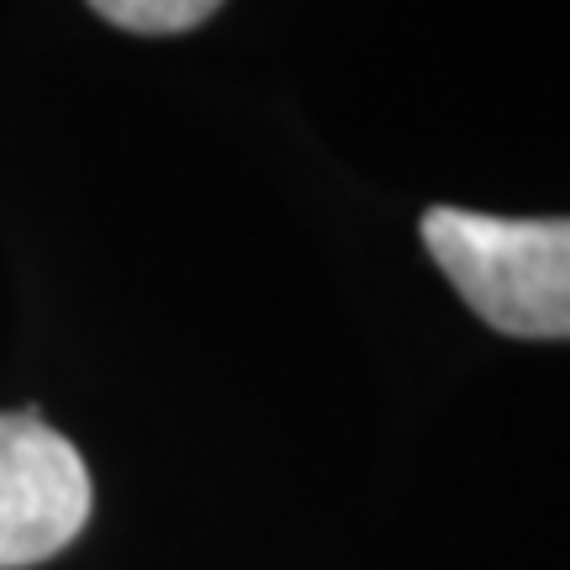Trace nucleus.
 Masks as SVG:
<instances>
[{
	"instance_id": "obj_1",
	"label": "nucleus",
	"mask_w": 570,
	"mask_h": 570,
	"mask_svg": "<svg viewBox=\"0 0 570 570\" xmlns=\"http://www.w3.org/2000/svg\"><path fill=\"white\" fill-rule=\"evenodd\" d=\"M423 248L487 327L508 338H570V217L428 206Z\"/></svg>"
},
{
	"instance_id": "obj_3",
	"label": "nucleus",
	"mask_w": 570,
	"mask_h": 570,
	"mask_svg": "<svg viewBox=\"0 0 570 570\" xmlns=\"http://www.w3.org/2000/svg\"><path fill=\"white\" fill-rule=\"evenodd\" d=\"M223 0H90V11L106 17L122 32H138V38H175V32H190L202 27Z\"/></svg>"
},
{
	"instance_id": "obj_2",
	"label": "nucleus",
	"mask_w": 570,
	"mask_h": 570,
	"mask_svg": "<svg viewBox=\"0 0 570 570\" xmlns=\"http://www.w3.org/2000/svg\"><path fill=\"white\" fill-rule=\"evenodd\" d=\"M90 518L80 449L38 412H0V570L53 560Z\"/></svg>"
}]
</instances>
